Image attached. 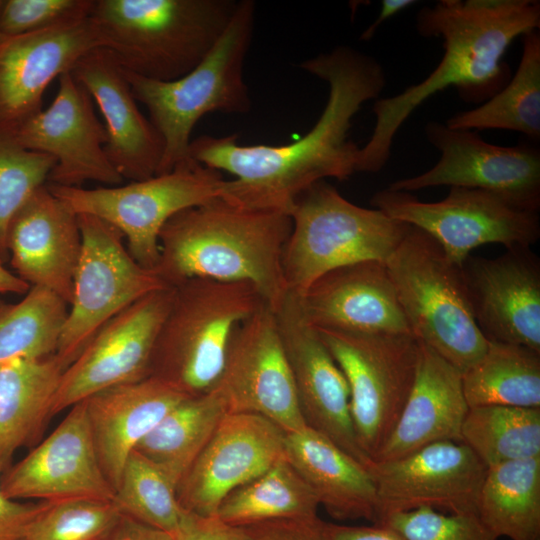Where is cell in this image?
Masks as SVG:
<instances>
[{"label":"cell","mask_w":540,"mask_h":540,"mask_svg":"<svg viewBox=\"0 0 540 540\" xmlns=\"http://www.w3.org/2000/svg\"><path fill=\"white\" fill-rule=\"evenodd\" d=\"M329 86L327 103L314 126L286 145H240L237 134L203 135L191 140L188 156L232 174L221 198L236 205L290 215L297 198L313 184L356 172L360 147L350 140L352 119L386 86L382 65L350 46L340 45L300 64Z\"/></svg>","instance_id":"6da1fadb"},{"label":"cell","mask_w":540,"mask_h":540,"mask_svg":"<svg viewBox=\"0 0 540 540\" xmlns=\"http://www.w3.org/2000/svg\"><path fill=\"white\" fill-rule=\"evenodd\" d=\"M540 27L535 0H440L416 15L417 32L441 38L444 54L421 82L373 105L375 124L359 149L356 172L377 173L387 164L393 140L403 123L428 98L454 87L468 103H484L510 80L503 60L519 36Z\"/></svg>","instance_id":"7a4b0ae2"},{"label":"cell","mask_w":540,"mask_h":540,"mask_svg":"<svg viewBox=\"0 0 540 540\" xmlns=\"http://www.w3.org/2000/svg\"><path fill=\"white\" fill-rule=\"evenodd\" d=\"M291 229L286 213L216 198L166 222L154 270L171 287L196 277L249 282L275 310L288 291L283 254Z\"/></svg>","instance_id":"3957f363"},{"label":"cell","mask_w":540,"mask_h":540,"mask_svg":"<svg viewBox=\"0 0 540 540\" xmlns=\"http://www.w3.org/2000/svg\"><path fill=\"white\" fill-rule=\"evenodd\" d=\"M237 5L236 0H94L89 17L125 71L172 81L209 53Z\"/></svg>","instance_id":"277c9868"},{"label":"cell","mask_w":540,"mask_h":540,"mask_svg":"<svg viewBox=\"0 0 540 540\" xmlns=\"http://www.w3.org/2000/svg\"><path fill=\"white\" fill-rule=\"evenodd\" d=\"M172 287L148 377L185 396H199L215 387L235 329L266 302L254 285L244 281L196 277Z\"/></svg>","instance_id":"5b68a950"},{"label":"cell","mask_w":540,"mask_h":540,"mask_svg":"<svg viewBox=\"0 0 540 540\" xmlns=\"http://www.w3.org/2000/svg\"><path fill=\"white\" fill-rule=\"evenodd\" d=\"M255 15L254 1H238L228 26L209 53L176 80H150L123 69L135 99L148 109L150 121L163 140L157 174L171 171L189 157L192 130L205 114L250 110L251 98L243 69Z\"/></svg>","instance_id":"8992f818"},{"label":"cell","mask_w":540,"mask_h":540,"mask_svg":"<svg viewBox=\"0 0 540 540\" xmlns=\"http://www.w3.org/2000/svg\"><path fill=\"white\" fill-rule=\"evenodd\" d=\"M413 337L465 372L488 345L474 320L461 267L410 226L385 261Z\"/></svg>","instance_id":"52a82bcc"},{"label":"cell","mask_w":540,"mask_h":540,"mask_svg":"<svg viewBox=\"0 0 540 540\" xmlns=\"http://www.w3.org/2000/svg\"><path fill=\"white\" fill-rule=\"evenodd\" d=\"M290 217L283 273L287 290L297 295L338 267L367 260L385 262L411 226L377 208L348 201L326 180L297 198Z\"/></svg>","instance_id":"ba28073f"},{"label":"cell","mask_w":540,"mask_h":540,"mask_svg":"<svg viewBox=\"0 0 540 540\" xmlns=\"http://www.w3.org/2000/svg\"><path fill=\"white\" fill-rule=\"evenodd\" d=\"M224 184L221 172L188 157L169 172L125 185L94 189L47 185L77 215L98 217L120 230L133 259L154 270L166 222L185 209L220 198Z\"/></svg>","instance_id":"9c48e42d"},{"label":"cell","mask_w":540,"mask_h":540,"mask_svg":"<svg viewBox=\"0 0 540 540\" xmlns=\"http://www.w3.org/2000/svg\"><path fill=\"white\" fill-rule=\"evenodd\" d=\"M316 330L348 382L354 432L372 462L412 389L419 343L412 335Z\"/></svg>","instance_id":"30bf717a"},{"label":"cell","mask_w":540,"mask_h":540,"mask_svg":"<svg viewBox=\"0 0 540 540\" xmlns=\"http://www.w3.org/2000/svg\"><path fill=\"white\" fill-rule=\"evenodd\" d=\"M78 222L81 255L55 352L65 368L111 318L142 297L171 287L133 259L116 227L88 214H78Z\"/></svg>","instance_id":"8fae6325"},{"label":"cell","mask_w":540,"mask_h":540,"mask_svg":"<svg viewBox=\"0 0 540 540\" xmlns=\"http://www.w3.org/2000/svg\"><path fill=\"white\" fill-rule=\"evenodd\" d=\"M370 202L389 217L429 234L459 267L479 246L530 247L540 238L538 212L482 189L450 187L443 200L423 202L410 192L385 188Z\"/></svg>","instance_id":"7c38bea8"},{"label":"cell","mask_w":540,"mask_h":540,"mask_svg":"<svg viewBox=\"0 0 540 540\" xmlns=\"http://www.w3.org/2000/svg\"><path fill=\"white\" fill-rule=\"evenodd\" d=\"M427 140L440 152L438 162L413 177L387 188L412 192L436 186L468 187L496 193L520 208L539 212L540 150L530 144L499 146L476 131L458 130L430 121Z\"/></svg>","instance_id":"4fadbf2b"},{"label":"cell","mask_w":540,"mask_h":540,"mask_svg":"<svg viewBox=\"0 0 540 540\" xmlns=\"http://www.w3.org/2000/svg\"><path fill=\"white\" fill-rule=\"evenodd\" d=\"M213 389L228 414L260 415L285 433L306 427L275 313L267 303L235 329Z\"/></svg>","instance_id":"5bb4252c"},{"label":"cell","mask_w":540,"mask_h":540,"mask_svg":"<svg viewBox=\"0 0 540 540\" xmlns=\"http://www.w3.org/2000/svg\"><path fill=\"white\" fill-rule=\"evenodd\" d=\"M172 296L173 287L154 291L106 322L64 370L52 416L99 391L147 378Z\"/></svg>","instance_id":"9a60e30c"},{"label":"cell","mask_w":540,"mask_h":540,"mask_svg":"<svg viewBox=\"0 0 540 540\" xmlns=\"http://www.w3.org/2000/svg\"><path fill=\"white\" fill-rule=\"evenodd\" d=\"M10 136L22 147L55 159L47 184L81 187L95 181L117 186L124 181L106 154V131L92 97L71 71L59 77V88L50 106Z\"/></svg>","instance_id":"2e32d148"},{"label":"cell","mask_w":540,"mask_h":540,"mask_svg":"<svg viewBox=\"0 0 540 540\" xmlns=\"http://www.w3.org/2000/svg\"><path fill=\"white\" fill-rule=\"evenodd\" d=\"M378 521L419 508L475 513L487 467L461 441H441L406 456L371 462ZM476 514V513H475Z\"/></svg>","instance_id":"e0dca14e"},{"label":"cell","mask_w":540,"mask_h":540,"mask_svg":"<svg viewBox=\"0 0 540 540\" xmlns=\"http://www.w3.org/2000/svg\"><path fill=\"white\" fill-rule=\"evenodd\" d=\"M274 313L306 426L368 468L371 461L360 449L353 428L348 382L306 320L299 296L287 291Z\"/></svg>","instance_id":"ac0fdd59"},{"label":"cell","mask_w":540,"mask_h":540,"mask_svg":"<svg viewBox=\"0 0 540 540\" xmlns=\"http://www.w3.org/2000/svg\"><path fill=\"white\" fill-rule=\"evenodd\" d=\"M285 436L263 416L226 415L177 485L182 508L197 516L214 517L232 491L286 457Z\"/></svg>","instance_id":"d6986e66"},{"label":"cell","mask_w":540,"mask_h":540,"mask_svg":"<svg viewBox=\"0 0 540 540\" xmlns=\"http://www.w3.org/2000/svg\"><path fill=\"white\" fill-rule=\"evenodd\" d=\"M3 494L47 502L72 498L113 500L95 449L85 401L69 408L52 433L1 474Z\"/></svg>","instance_id":"ffe728a7"},{"label":"cell","mask_w":540,"mask_h":540,"mask_svg":"<svg viewBox=\"0 0 540 540\" xmlns=\"http://www.w3.org/2000/svg\"><path fill=\"white\" fill-rule=\"evenodd\" d=\"M90 16V15H89ZM103 41L90 17L16 36L0 35V134L40 112L49 84Z\"/></svg>","instance_id":"44dd1931"},{"label":"cell","mask_w":540,"mask_h":540,"mask_svg":"<svg viewBox=\"0 0 540 540\" xmlns=\"http://www.w3.org/2000/svg\"><path fill=\"white\" fill-rule=\"evenodd\" d=\"M477 327L487 339L540 352V259L530 247L461 266Z\"/></svg>","instance_id":"7402d4cb"},{"label":"cell","mask_w":540,"mask_h":540,"mask_svg":"<svg viewBox=\"0 0 540 540\" xmlns=\"http://www.w3.org/2000/svg\"><path fill=\"white\" fill-rule=\"evenodd\" d=\"M81 248L78 215L47 183L31 194L8 226L7 250L16 275L30 287L53 292L68 306Z\"/></svg>","instance_id":"603a6c76"},{"label":"cell","mask_w":540,"mask_h":540,"mask_svg":"<svg viewBox=\"0 0 540 540\" xmlns=\"http://www.w3.org/2000/svg\"><path fill=\"white\" fill-rule=\"evenodd\" d=\"M298 296L306 320L315 329L412 335L385 262L367 260L338 267Z\"/></svg>","instance_id":"cb8c5ba5"},{"label":"cell","mask_w":540,"mask_h":540,"mask_svg":"<svg viewBox=\"0 0 540 540\" xmlns=\"http://www.w3.org/2000/svg\"><path fill=\"white\" fill-rule=\"evenodd\" d=\"M74 78L99 108L106 131V154L124 180L157 175L163 140L140 111L123 68L106 48L84 54L73 66Z\"/></svg>","instance_id":"d4e9b609"},{"label":"cell","mask_w":540,"mask_h":540,"mask_svg":"<svg viewBox=\"0 0 540 540\" xmlns=\"http://www.w3.org/2000/svg\"><path fill=\"white\" fill-rule=\"evenodd\" d=\"M412 389L387 441L372 462L394 460L441 441H461L469 410L462 373L419 342Z\"/></svg>","instance_id":"484cf974"},{"label":"cell","mask_w":540,"mask_h":540,"mask_svg":"<svg viewBox=\"0 0 540 540\" xmlns=\"http://www.w3.org/2000/svg\"><path fill=\"white\" fill-rule=\"evenodd\" d=\"M186 397L169 384L147 377L84 399L97 456L114 490L130 453Z\"/></svg>","instance_id":"4316f807"},{"label":"cell","mask_w":540,"mask_h":540,"mask_svg":"<svg viewBox=\"0 0 540 540\" xmlns=\"http://www.w3.org/2000/svg\"><path fill=\"white\" fill-rule=\"evenodd\" d=\"M285 456L338 520L378 521V500L368 468L321 433L304 427L286 433Z\"/></svg>","instance_id":"83f0119b"},{"label":"cell","mask_w":540,"mask_h":540,"mask_svg":"<svg viewBox=\"0 0 540 540\" xmlns=\"http://www.w3.org/2000/svg\"><path fill=\"white\" fill-rule=\"evenodd\" d=\"M65 366L55 354L19 358L0 365V468L13 454L38 441L52 416Z\"/></svg>","instance_id":"f1b7e54d"},{"label":"cell","mask_w":540,"mask_h":540,"mask_svg":"<svg viewBox=\"0 0 540 540\" xmlns=\"http://www.w3.org/2000/svg\"><path fill=\"white\" fill-rule=\"evenodd\" d=\"M475 513L496 538L540 540V456L488 467Z\"/></svg>","instance_id":"f546056e"},{"label":"cell","mask_w":540,"mask_h":540,"mask_svg":"<svg viewBox=\"0 0 540 540\" xmlns=\"http://www.w3.org/2000/svg\"><path fill=\"white\" fill-rule=\"evenodd\" d=\"M228 415L219 393L186 397L140 441L135 451L158 465L178 485Z\"/></svg>","instance_id":"4dcf8cb0"},{"label":"cell","mask_w":540,"mask_h":540,"mask_svg":"<svg viewBox=\"0 0 540 540\" xmlns=\"http://www.w3.org/2000/svg\"><path fill=\"white\" fill-rule=\"evenodd\" d=\"M518 68L508 83L480 106L458 112L446 125L458 130L502 129L540 138V33L522 35Z\"/></svg>","instance_id":"1f68e13d"},{"label":"cell","mask_w":540,"mask_h":540,"mask_svg":"<svg viewBox=\"0 0 540 540\" xmlns=\"http://www.w3.org/2000/svg\"><path fill=\"white\" fill-rule=\"evenodd\" d=\"M470 407H540V352L525 346L488 341L482 357L462 373Z\"/></svg>","instance_id":"d6a6232c"},{"label":"cell","mask_w":540,"mask_h":540,"mask_svg":"<svg viewBox=\"0 0 540 540\" xmlns=\"http://www.w3.org/2000/svg\"><path fill=\"white\" fill-rule=\"evenodd\" d=\"M319 506L313 491L285 457L232 491L214 517L228 525L246 527L271 520L318 517Z\"/></svg>","instance_id":"836d02e7"},{"label":"cell","mask_w":540,"mask_h":540,"mask_svg":"<svg viewBox=\"0 0 540 540\" xmlns=\"http://www.w3.org/2000/svg\"><path fill=\"white\" fill-rule=\"evenodd\" d=\"M466 444L488 468L540 456V407H470L461 428Z\"/></svg>","instance_id":"e575fe53"},{"label":"cell","mask_w":540,"mask_h":540,"mask_svg":"<svg viewBox=\"0 0 540 540\" xmlns=\"http://www.w3.org/2000/svg\"><path fill=\"white\" fill-rule=\"evenodd\" d=\"M67 313L68 304L41 287L17 304H0V365L55 354Z\"/></svg>","instance_id":"d590c367"},{"label":"cell","mask_w":540,"mask_h":540,"mask_svg":"<svg viewBox=\"0 0 540 540\" xmlns=\"http://www.w3.org/2000/svg\"><path fill=\"white\" fill-rule=\"evenodd\" d=\"M112 501L121 514L175 535L188 513L178 501L176 483L135 450L125 462Z\"/></svg>","instance_id":"8d00e7d4"},{"label":"cell","mask_w":540,"mask_h":540,"mask_svg":"<svg viewBox=\"0 0 540 540\" xmlns=\"http://www.w3.org/2000/svg\"><path fill=\"white\" fill-rule=\"evenodd\" d=\"M53 157L28 150L11 136L0 134V260L9 257L7 230L19 208L47 183L55 166Z\"/></svg>","instance_id":"74e56055"},{"label":"cell","mask_w":540,"mask_h":540,"mask_svg":"<svg viewBox=\"0 0 540 540\" xmlns=\"http://www.w3.org/2000/svg\"><path fill=\"white\" fill-rule=\"evenodd\" d=\"M121 515L112 500L72 498L49 502L24 540H104Z\"/></svg>","instance_id":"f35d334b"},{"label":"cell","mask_w":540,"mask_h":540,"mask_svg":"<svg viewBox=\"0 0 540 540\" xmlns=\"http://www.w3.org/2000/svg\"><path fill=\"white\" fill-rule=\"evenodd\" d=\"M386 525L405 540H498L475 513H444L419 508L386 516Z\"/></svg>","instance_id":"ab89813d"},{"label":"cell","mask_w":540,"mask_h":540,"mask_svg":"<svg viewBox=\"0 0 540 540\" xmlns=\"http://www.w3.org/2000/svg\"><path fill=\"white\" fill-rule=\"evenodd\" d=\"M94 0H4L1 34L16 36L89 17Z\"/></svg>","instance_id":"60d3db41"},{"label":"cell","mask_w":540,"mask_h":540,"mask_svg":"<svg viewBox=\"0 0 540 540\" xmlns=\"http://www.w3.org/2000/svg\"><path fill=\"white\" fill-rule=\"evenodd\" d=\"M319 517L279 519L243 527L260 540H329Z\"/></svg>","instance_id":"b9f144b4"},{"label":"cell","mask_w":540,"mask_h":540,"mask_svg":"<svg viewBox=\"0 0 540 540\" xmlns=\"http://www.w3.org/2000/svg\"><path fill=\"white\" fill-rule=\"evenodd\" d=\"M3 469L0 468V477ZM49 502L20 503L6 497L0 487V540H24Z\"/></svg>","instance_id":"7bdbcfd3"},{"label":"cell","mask_w":540,"mask_h":540,"mask_svg":"<svg viewBox=\"0 0 540 540\" xmlns=\"http://www.w3.org/2000/svg\"><path fill=\"white\" fill-rule=\"evenodd\" d=\"M177 540H260L243 527L232 526L215 517L187 516L176 534Z\"/></svg>","instance_id":"ee69618b"},{"label":"cell","mask_w":540,"mask_h":540,"mask_svg":"<svg viewBox=\"0 0 540 540\" xmlns=\"http://www.w3.org/2000/svg\"><path fill=\"white\" fill-rule=\"evenodd\" d=\"M322 527L329 540H405L397 531L383 524L352 526L322 521Z\"/></svg>","instance_id":"f6af8a7d"},{"label":"cell","mask_w":540,"mask_h":540,"mask_svg":"<svg viewBox=\"0 0 540 540\" xmlns=\"http://www.w3.org/2000/svg\"><path fill=\"white\" fill-rule=\"evenodd\" d=\"M104 540H177L176 535L152 527L126 515L119 521Z\"/></svg>","instance_id":"bcb514c9"},{"label":"cell","mask_w":540,"mask_h":540,"mask_svg":"<svg viewBox=\"0 0 540 540\" xmlns=\"http://www.w3.org/2000/svg\"><path fill=\"white\" fill-rule=\"evenodd\" d=\"M414 0H383L381 2V10L379 16L375 21L367 27L360 36L363 41H369L376 33V30L381 24H383L388 18H391L401 12L402 10L414 5Z\"/></svg>","instance_id":"7dc6e473"},{"label":"cell","mask_w":540,"mask_h":540,"mask_svg":"<svg viewBox=\"0 0 540 540\" xmlns=\"http://www.w3.org/2000/svg\"><path fill=\"white\" fill-rule=\"evenodd\" d=\"M31 287L0 264V293L26 294Z\"/></svg>","instance_id":"c3c4849f"},{"label":"cell","mask_w":540,"mask_h":540,"mask_svg":"<svg viewBox=\"0 0 540 540\" xmlns=\"http://www.w3.org/2000/svg\"><path fill=\"white\" fill-rule=\"evenodd\" d=\"M3 5H4V0H0V24H1V14H2ZM0 35H1V29H0Z\"/></svg>","instance_id":"681fc988"},{"label":"cell","mask_w":540,"mask_h":540,"mask_svg":"<svg viewBox=\"0 0 540 540\" xmlns=\"http://www.w3.org/2000/svg\"><path fill=\"white\" fill-rule=\"evenodd\" d=\"M0 264L3 265V262L0 260Z\"/></svg>","instance_id":"f907efd6"}]
</instances>
